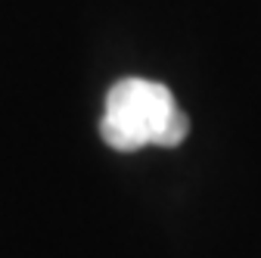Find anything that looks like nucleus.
I'll list each match as a JSON object with an SVG mask.
<instances>
[{
	"label": "nucleus",
	"mask_w": 261,
	"mask_h": 258,
	"mask_svg": "<svg viewBox=\"0 0 261 258\" xmlns=\"http://www.w3.org/2000/svg\"><path fill=\"white\" fill-rule=\"evenodd\" d=\"M100 134L118 152H137L143 146H180L190 134V121L165 84L121 78L106 93Z\"/></svg>",
	"instance_id": "obj_1"
}]
</instances>
